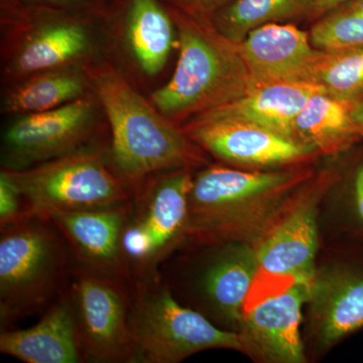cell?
<instances>
[{
    "label": "cell",
    "mask_w": 363,
    "mask_h": 363,
    "mask_svg": "<svg viewBox=\"0 0 363 363\" xmlns=\"http://www.w3.org/2000/svg\"><path fill=\"white\" fill-rule=\"evenodd\" d=\"M310 82L322 86L339 99L355 102L363 98V45L323 52Z\"/></svg>",
    "instance_id": "cell-24"
},
{
    "label": "cell",
    "mask_w": 363,
    "mask_h": 363,
    "mask_svg": "<svg viewBox=\"0 0 363 363\" xmlns=\"http://www.w3.org/2000/svg\"><path fill=\"white\" fill-rule=\"evenodd\" d=\"M107 152L98 143L23 171H6L32 213L43 216L130 201L133 188L112 168Z\"/></svg>",
    "instance_id": "cell-8"
},
{
    "label": "cell",
    "mask_w": 363,
    "mask_h": 363,
    "mask_svg": "<svg viewBox=\"0 0 363 363\" xmlns=\"http://www.w3.org/2000/svg\"><path fill=\"white\" fill-rule=\"evenodd\" d=\"M109 16L2 4V84L104 60Z\"/></svg>",
    "instance_id": "cell-4"
},
{
    "label": "cell",
    "mask_w": 363,
    "mask_h": 363,
    "mask_svg": "<svg viewBox=\"0 0 363 363\" xmlns=\"http://www.w3.org/2000/svg\"><path fill=\"white\" fill-rule=\"evenodd\" d=\"M195 171L162 172L133 189L123 236L133 285L159 276L162 264L183 243Z\"/></svg>",
    "instance_id": "cell-7"
},
{
    "label": "cell",
    "mask_w": 363,
    "mask_h": 363,
    "mask_svg": "<svg viewBox=\"0 0 363 363\" xmlns=\"http://www.w3.org/2000/svg\"><path fill=\"white\" fill-rule=\"evenodd\" d=\"M111 131L108 159L131 188L174 169L204 168L207 152L162 116L108 60L83 66Z\"/></svg>",
    "instance_id": "cell-1"
},
{
    "label": "cell",
    "mask_w": 363,
    "mask_h": 363,
    "mask_svg": "<svg viewBox=\"0 0 363 363\" xmlns=\"http://www.w3.org/2000/svg\"><path fill=\"white\" fill-rule=\"evenodd\" d=\"M312 198L302 200L262 241L257 248L259 269L296 277L301 281H314L318 233Z\"/></svg>",
    "instance_id": "cell-17"
},
{
    "label": "cell",
    "mask_w": 363,
    "mask_h": 363,
    "mask_svg": "<svg viewBox=\"0 0 363 363\" xmlns=\"http://www.w3.org/2000/svg\"><path fill=\"white\" fill-rule=\"evenodd\" d=\"M313 47L323 52L363 45V0H346L313 21Z\"/></svg>",
    "instance_id": "cell-25"
},
{
    "label": "cell",
    "mask_w": 363,
    "mask_h": 363,
    "mask_svg": "<svg viewBox=\"0 0 363 363\" xmlns=\"http://www.w3.org/2000/svg\"><path fill=\"white\" fill-rule=\"evenodd\" d=\"M313 281L295 284L281 295L243 313L240 334L247 352L269 362H305L301 311L304 302L310 300Z\"/></svg>",
    "instance_id": "cell-15"
},
{
    "label": "cell",
    "mask_w": 363,
    "mask_h": 363,
    "mask_svg": "<svg viewBox=\"0 0 363 363\" xmlns=\"http://www.w3.org/2000/svg\"><path fill=\"white\" fill-rule=\"evenodd\" d=\"M240 51L248 72L247 93L278 83H311L323 54L313 47L310 33L294 23L255 28L240 43Z\"/></svg>",
    "instance_id": "cell-13"
},
{
    "label": "cell",
    "mask_w": 363,
    "mask_h": 363,
    "mask_svg": "<svg viewBox=\"0 0 363 363\" xmlns=\"http://www.w3.org/2000/svg\"><path fill=\"white\" fill-rule=\"evenodd\" d=\"M181 128L207 154L233 166L279 168L318 156L297 140L234 119L195 117Z\"/></svg>",
    "instance_id": "cell-11"
},
{
    "label": "cell",
    "mask_w": 363,
    "mask_h": 363,
    "mask_svg": "<svg viewBox=\"0 0 363 363\" xmlns=\"http://www.w3.org/2000/svg\"><path fill=\"white\" fill-rule=\"evenodd\" d=\"M317 0H235L211 23L229 40L241 43L248 33L269 23L311 21Z\"/></svg>",
    "instance_id": "cell-23"
},
{
    "label": "cell",
    "mask_w": 363,
    "mask_h": 363,
    "mask_svg": "<svg viewBox=\"0 0 363 363\" xmlns=\"http://www.w3.org/2000/svg\"><path fill=\"white\" fill-rule=\"evenodd\" d=\"M130 203L54 212L48 217L65 236L75 264L131 284L123 248Z\"/></svg>",
    "instance_id": "cell-14"
},
{
    "label": "cell",
    "mask_w": 363,
    "mask_h": 363,
    "mask_svg": "<svg viewBox=\"0 0 363 363\" xmlns=\"http://www.w3.org/2000/svg\"><path fill=\"white\" fill-rule=\"evenodd\" d=\"M2 4L28 9L111 14L112 6L107 0H2Z\"/></svg>",
    "instance_id": "cell-27"
},
{
    "label": "cell",
    "mask_w": 363,
    "mask_h": 363,
    "mask_svg": "<svg viewBox=\"0 0 363 363\" xmlns=\"http://www.w3.org/2000/svg\"><path fill=\"white\" fill-rule=\"evenodd\" d=\"M167 7L178 32V62L168 82L150 93V101L182 126L247 95L248 72L240 43L229 40L211 23Z\"/></svg>",
    "instance_id": "cell-3"
},
{
    "label": "cell",
    "mask_w": 363,
    "mask_h": 363,
    "mask_svg": "<svg viewBox=\"0 0 363 363\" xmlns=\"http://www.w3.org/2000/svg\"><path fill=\"white\" fill-rule=\"evenodd\" d=\"M121 2L109 16L107 54L114 52L138 78H156L179 42L168 7L162 0Z\"/></svg>",
    "instance_id": "cell-12"
},
{
    "label": "cell",
    "mask_w": 363,
    "mask_h": 363,
    "mask_svg": "<svg viewBox=\"0 0 363 363\" xmlns=\"http://www.w3.org/2000/svg\"><path fill=\"white\" fill-rule=\"evenodd\" d=\"M218 245L203 272L200 288L214 313L230 323H240L245 298L259 271L257 250L245 242Z\"/></svg>",
    "instance_id": "cell-19"
},
{
    "label": "cell",
    "mask_w": 363,
    "mask_h": 363,
    "mask_svg": "<svg viewBox=\"0 0 363 363\" xmlns=\"http://www.w3.org/2000/svg\"><path fill=\"white\" fill-rule=\"evenodd\" d=\"M351 114L357 123L363 128V98L358 101L353 102Z\"/></svg>",
    "instance_id": "cell-32"
},
{
    "label": "cell",
    "mask_w": 363,
    "mask_h": 363,
    "mask_svg": "<svg viewBox=\"0 0 363 363\" xmlns=\"http://www.w3.org/2000/svg\"><path fill=\"white\" fill-rule=\"evenodd\" d=\"M92 92L83 66H70L33 74L6 85L1 112L9 116L52 111Z\"/></svg>",
    "instance_id": "cell-22"
},
{
    "label": "cell",
    "mask_w": 363,
    "mask_h": 363,
    "mask_svg": "<svg viewBox=\"0 0 363 363\" xmlns=\"http://www.w3.org/2000/svg\"><path fill=\"white\" fill-rule=\"evenodd\" d=\"M312 177L304 167L242 171L208 164L193 177L183 243L264 240L285 204Z\"/></svg>",
    "instance_id": "cell-2"
},
{
    "label": "cell",
    "mask_w": 363,
    "mask_h": 363,
    "mask_svg": "<svg viewBox=\"0 0 363 363\" xmlns=\"http://www.w3.org/2000/svg\"><path fill=\"white\" fill-rule=\"evenodd\" d=\"M310 300L317 334L325 345L363 328V267H341L315 277Z\"/></svg>",
    "instance_id": "cell-18"
},
{
    "label": "cell",
    "mask_w": 363,
    "mask_h": 363,
    "mask_svg": "<svg viewBox=\"0 0 363 363\" xmlns=\"http://www.w3.org/2000/svg\"><path fill=\"white\" fill-rule=\"evenodd\" d=\"M84 362L133 363V285L74 264L65 289Z\"/></svg>",
    "instance_id": "cell-9"
},
{
    "label": "cell",
    "mask_w": 363,
    "mask_h": 363,
    "mask_svg": "<svg viewBox=\"0 0 363 363\" xmlns=\"http://www.w3.org/2000/svg\"><path fill=\"white\" fill-rule=\"evenodd\" d=\"M322 89V86L312 83H278L252 91L235 101L196 117L234 119L297 140L294 131L296 117L309 98Z\"/></svg>",
    "instance_id": "cell-20"
},
{
    "label": "cell",
    "mask_w": 363,
    "mask_h": 363,
    "mask_svg": "<svg viewBox=\"0 0 363 363\" xmlns=\"http://www.w3.org/2000/svg\"><path fill=\"white\" fill-rule=\"evenodd\" d=\"M0 229V321L6 330L65 292L75 260L50 217L32 213Z\"/></svg>",
    "instance_id": "cell-5"
},
{
    "label": "cell",
    "mask_w": 363,
    "mask_h": 363,
    "mask_svg": "<svg viewBox=\"0 0 363 363\" xmlns=\"http://www.w3.org/2000/svg\"><path fill=\"white\" fill-rule=\"evenodd\" d=\"M352 105L324 89L318 91L296 117V140L318 156H338L352 150L363 140V128L351 114Z\"/></svg>",
    "instance_id": "cell-21"
},
{
    "label": "cell",
    "mask_w": 363,
    "mask_h": 363,
    "mask_svg": "<svg viewBox=\"0 0 363 363\" xmlns=\"http://www.w3.org/2000/svg\"><path fill=\"white\" fill-rule=\"evenodd\" d=\"M297 283H301V281L296 277L274 274L259 269L245 298L242 314L250 311L269 298L281 295Z\"/></svg>",
    "instance_id": "cell-26"
},
{
    "label": "cell",
    "mask_w": 363,
    "mask_h": 363,
    "mask_svg": "<svg viewBox=\"0 0 363 363\" xmlns=\"http://www.w3.org/2000/svg\"><path fill=\"white\" fill-rule=\"evenodd\" d=\"M133 363H177L206 350L245 351L241 334L179 303L162 274L133 284Z\"/></svg>",
    "instance_id": "cell-6"
},
{
    "label": "cell",
    "mask_w": 363,
    "mask_h": 363,
    "mask_svg": "<svg viewBox=\"0 0 363 363\" xmlns=\"http://www.w3.org/2000/svg\"><path fill=\"white\" fill-rule=\"evenodd\" d=\"M344 1H346V0H317L314 11H313L312 23L326 13L327 11H330L333 7L337 6L338 4H342Z\"/></svg>",
    "instance_id": "cell-31"
},
{
    "label": "cell",
    "mask_w": 363,
    "mask_h": 363,
    "mask_svg": "<svg viewBox=\"0 0 363 363\" xmlns=\"http://www.w3.org/2000/svg\"><path fill=\"white\" fill-rule=\"evenodd\" d=\"M351 190H352L353 207L357 220L363 229V157L355 164L351 177Z\"/></svg>",
    "instance_id": "cell-30"
},
{
    "label": "cell",
    "mask_w": 363,
    "mask_h": 363,
    "mask_svg": "<svg viewBox=\"0 0 363 363\" xmlns=\"http://www.w3.org/2000/svg\"><path fill=\"white\" fill-rule=\"evenodd\" d=\"M91 92L52 111L14 116L1 138V169L23 171L98 145L106 123Z\"/></svg>",
    "instance_id": "cell-10"
},
{
    "label": "cell",
    "mask_w": 363,
    "mask_h": 363,
    "mask_svg": "<svg viewBox=\"0 0 363 363\" xmlns=\"http://www.w3.org/2000/svg\"><path fill=\"white\" fill-rule=\"evenodd\" d=\"M0 352L26 363L84 362L68 295L62 294L35 326L2 331Z\"/></svg>",
    "instance_id": "cell-16"
},
{
    "label": "cell",
    "mask_w": 363,
    "mask_h": 363,
    "mask_svg": "<svg viewBox=\"0 0 363 363\" xmlns=\"http://www.w3.org/2000/svg\"><path fill=\"white\" fill-rule=\"evenodd\" d=\"M168 6L178 9L196 20L211 23L219 11L235 0H162Z\"/></svg>",
    "instance_id": "cell-29"
},
{
    "label": "cell",
    "mask_w": 363,
    "mask_h": 363,
    "mask_svg": "<svg viewBox=\"0 0 363 363\" xmlns=\"http://www.w3.org/2000/svg\"><path fill=\"white\" fill-rule=\"evenodd\" d=\"M32 214L20 190L6 169L0 173V226Z\"/></svg>",
    "instance_id": "cell-28"
}]
</instances>
